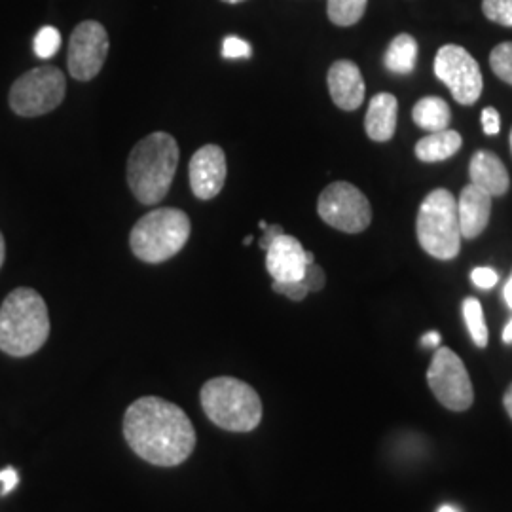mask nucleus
<instances>
[{
    "label": "nucleus",
    "mask_w": 512,
    "mask_h": 512,
    "mask_svg": "<svg viewBox=\"0 0 512 512\" xmlns=\"http://www.w3.org/2000/svg\"><path fill=\"white\" fill-rule=\"evenodd\" d=\"M421 249L437 260H452L461 249L458 202L446 188H437L421 202L416 220Z\"/></svg>",
    "instance_id": "obj_6"
},
{
    "label": "nucleus",
    "mask_w": 512,
    "mask_h": 512,
    "mask_svg": "<svg viewBox=\"0 0 512 512\" xmlns=\"http://www.w3.org/2000/svg\"><path fill=\"white\" fill-rule=\"evenodd\" d=\"M503 342L505 344H512V319L507 323L505 330H503Z\"/></svg>",
    "instance_id": "obj_36"
},
{
    "label": "nucleus",
    "mask_w": 512,
    "mask_h": 512,
    "mask_svg": "<svg viewBox=\"0 0 512 512\" xmlns=\"http://www.w3.org/2000/svg\"><path fill=\"white\" fill-rule=\"evenodd\" d=\"M503 406H505V410H507V414L512 420V384L507 387V391L503 395Z\"/></svg>",
    "instance_id": "obj_34"
},
{
    "label": "nucleus",
    "mask_w": 512,
    "mask_h": 512,
    "mask_svg": "<svg viewBox=\"0 0 512 512\" xmlns=\"http://www.w3.org/2000/svg\"><path fill=\"white\" fill-rule=\"evenodd\" d=\"M302 279H304V283H306L310 293H319L325 287V283H327V275L323 272V268L317 266L315 262H311V264L306 266V274H304Z\"/></svg>",
    "instance_id": "obj_28"
},
{
    "label": "nucleus",
    "mask_w": 512,
    "mask_h": 512,
    "mask_svg": "<svg viewBox=\"0 0 512 512\" xmlns=\"http://www.w3.org/2000/svg\"><path fill=\"white\" fill-rule=\"evenodd\" d=\"M418 61V42L412 35L393 38L384 55L385 69L395 74H410Z\"/></svg>",
    "instance_id": "obj_20"
},
{
    "label": "nucleus",
    "mask_w": 512,
    "mask_h": 512,
    "mask_svg": "<svg viewBox=\"0 0 512 512\" xmlns=\"http://www.w3.org/2000/svg\"><path fill=\"white\" fill-rule=\"evenodd\" d=\"M50 315L44 298L27 287L8 294L0 306V349L12 357H29L46 344Z\"/></svg>",
    "instance_id": "obj_3"
},
{
    "label": "nucleus",
    "mask_w": 512,
    "mask_h": 512,
    "mask_svg": "<svg viewBox=\"0 0 512 512\" xmlns=\"http://www.w3.org/2000/svg\"><path fill=\"white\" fill-rule=\"evenodd\" d=\"M4 258H6V243H4V238H2V234H0V268H2V264H4Z\"/></svg>",
    "instance_id": "obj_37"
},
{
    "label": "nucleus",
    "mask_w": 512,
    "mask_h": 512,
    "mask_svg": "<svg viewBox=\"0 0 512 512\" xmlns=\"http://www.w3.org/2000/svg\"><path fill=\"white\" fill-rule=\"evenodd\" d=\"M492 217V196L475 184L461 190L458 202V219L461 238L475 239L486 230Z\"/></svg>",
    "instance_id": "obj_15"
},
{
    "label": "nucleus",
    "mask_w": 512,
    "mask_h": 512,
    "mask_svg": "<svg viewBox=\"0 0 512 512\" xmlns=\"http://www.w3.org/2000/svg\"><path fill=\"white\" fill-rule=\"evenodd\" d=\"M317 211L329 226L346 234H361L372 222L368 198L357 186L344 181L329 184L321 192Z\"/></svg>",
    "instance_id": "obj_9"
},
{
    "label": "nucleus",
    "mask_w": 512,
    "mask_h": 512,
    "mask_svg": "<svg viewBox=\"0 0 512 512\" xmlns=\"http://www.w3.org/2000/svg\"><path fill=\"white\" fill-rule=\"evenodd\" d=\"M179 165V145L164 131H156L139 141L128 158L129 190L137 202L156 205L162 202Z\"/></svg>",
    "instance_id": "obj_2"
},
{
    "label": "nucleus",
    "mask_w": 512,
    "mask_h": 512,
    "mask_svg": "<svg viewBox=\"0 0 512 512\" xmlns=\"http://www.w3.org/2000/svg\"><path fill=\"white\" fill-rule=\"evenodd\" d=\"M469 175H471V184H475L480 190L490 194L492 198L505 196L511 186L507 167L490 150L476 152L475 156L471 158Z\"/></svg>",
    "instance_id": "obj_16"
},
{
    "label": "nucleus",
    "mask_w": 512,
    "mask_h": 512,
    "mask_svg": "<svg viewBox=\"0 0 512 512\" xmlns=\"http://www.w3.org/2000/svg\"><path fill=\"white\" fill-rule=\"evenodd\" d=\"M190 232L192 224L181 209H154L137 220L129 234V245L139 260L160 264L181 253Z\"/></svg>",
    "instance_id": "obj_5"
},
{
    "label": "nucleus",
    "mask_w": 512,
    "mask_h": 512,
    "mask_svg": "<svg viewBox=\"0 0 512 512\" xmlns=\"http://www.w3.org/2000/svg\"><path fill=\"white\" fill-rule=\"evenodd\" d=\"M427 384L435 399L452 412H465L475 403L471 376L458 353L450 348L435 351L427 370Z\"/></svg>",
    "instance_id": "obj_8"
},
{
    "label": "nucleus",
    "mask_w": 512,
    "mask_h": 512,
    "mask_svg": "<svg viewBox=\"0 0 512 512\" xmlns=\"http://www.w3.org/2000/svg\"><path fill=\"white\" fill-rule=\"evenodd\" d=\"M124 437L129 448L156 467H177L196 448V429L181 406L143 397L128 406Z\"/></svg>",
    "instance_id": "obj_1"
},
{
    "label": "nucleus",
    "mask_w": 512,
    "mask_h": 512,
    "mask_svg": "<svg viewBox=\"0 0 512 512\" xmlns=\"http://www.w3.org/2000/svg\"><path fill=\"white\" fill-rule=\"evenodd\" d=\"M65 92V74L55 67H38L14 82L10 90V107L19 116H42L63 103Z\"/></svg>",
    "instance_id": "obj_7"
},
{
    "label": "nucleus",
    "mask_w": 512,
    "mask_h": 512,
    "mask_svg": "<svg viewBox=\"0 0 512 512\" xmlns=\"http://www.w3.org/2000/svg\"><path fill=\"white\" fill-rule=\"evenodd\" d=\"M511 152H512V131H511Z\"/></svg>",
    "instance_id": "obj_41"
},
{
    "label": "nucleus",
    "mask_w": 512,
    "mask_h": 512,
    "mask_svg": "<svg viewBox=\"0 0 512 512\" xmlns=\"http://www.w3.org/2000/svg\"><path fill=\"white\" fill-rule=\"evenodd\" d=\"M463 317H465V325L469 329V334H471L476 348H486L490 334H488V327H486L482 304L476 298H465L463 300Z\"/></svg>",
    "instance_id": "obj_21"
},
{
    "label": "nucleus",
    "mask_w": 512,
    "mask_h": 512,
    "mask_svg": "<svg viewBox=\"0 0 512 512\" xmlns=\"http://www.w3.org/2000/svg\"><path fill=\"white\" fill-rule=\"evenodd\" d=\"M482 128L486 135H497L501 131V118L494 107L482 110Z\"/></svg>",
    "instance_id": "obj_30"
},
{
    "label": "nucleus",
    "mask_w": 512,
    "mask_h": 512,
    "mask_svg": "<svg viewBox=\"0 0 512 512\" xmlns=\"http://www.w3.org/2000/svg\"><path fill=\"white\" fill-rule=\"evenodd\" d=\"M251 241H253V238H245V239H243V245H249V243H251Z\"/></svg>",
    "instance_id": "obj_40"
},
{
    "label": "nucleus",
    "mask_w": 512,
    "mask_h": 512,
    "mask_svg": "<svg viewBox=\"0 0 512 512\" xmlns=\"http://www.w3.org/2000/svg\"><path fill=\"white\" fill-rule=\"evenodd\" d=\"M203 412L217 427L251 433L262 421V401L255 389L238 378L219 376L203 385Z\"/></svg>",
    "instance_id": "obj_4"
},
{
    "label": "nucleus",
    "mask_w": 512,
    "mask_h": 512,
    "mask_svg": "<svg viewBox=\"0 0 512 512\" xmlns=\"http://www.w3.org/2000/svg\"><path fill=\"white\" fill-rule=\"evenodd\" d=\"M281 234H285V232H283V228H281L279 224H268V226L264 228V236L260 239V249L266 251Z\"/></svg>",
    "instance_id": "obj_32"
},
{
    "label": "nucleus",
    "mask_w": 512,
    "mask_h": 512,
    "mask_svg": "<svg viewBox=\"0 0 512 512\" xmlns=\"http://www.w3.org/2000/svg\"><path fill=\"white\" fill-rule=\"evenodd\" d=\"M109 55V35L99 21H82L69 40L67 67L74 80L88 82L101 73Z\"/></svg>",
    "instance_id": "obj_11"
},
{
    "label": "nucleus",
    "mask_w": 512,
    "mask_h": 512,
    "mask_svg": "<svg viewBox=\"0 0 512 512\" xmlns=\"http://www.w3.org/2000/svg\"><path fill=\"white\" fill-rule=\"evenodd\" d=\"M484 16L503 27H512V0H484Z\"/></svg>",
    "instance_id": "obj_25"
},
{
    "label": "nucleus",
    "mask_w": 512,
    "mask_h": 512,
    "mask_svg": "<svg viewBox=\"0 0 512 512\" xmlns=\"http://www.w3.org/2000/svg\"><path fill=\"white\" fill-rule=\"evenodd\" d=\"M439 512H458L454 507H450V505H444V507H440Z\"/></svg>",
    "instance_id": "obj_38"
},
{
    "label": "nucleus",
    "mask_w": 512,
    "mask_h": 512,
    "mask_svg": "<svg viewBox=\"0 0 512 512\" xmlns=\"http://www.w3.org/2000/svg\"><path fill=\"white\" fill-rule=\"evenodd\" d=\"M412 120L418 128L435 133L448 129L452 122V112L442 97H423L412 109Z\"/></svg>",
    "instance_id": "obj_19"
},
{
    "label": "nucleus",
    "mask_w": 512,
    "mask_h": 512,
    "mask_svg": "<svg viewBox=\"0 0 512 512\" xmlns=\"http://www.w3.org/2000/svg\"><path fill=\"white\" fill-rule=\"evenodd\" d=\"M368 0H329L327 14L338 27H351L365 16Z\"/></svg>",
    "instance_id": "obj_22"
},
{
    "label": "nucleus",
    "mask_w": 512,
    "mask_h": 512,
    "mask_svg": "<svg viewBox=\"0 0 512 512\" xmlns=\"http://www.w3.org/2000/svg\"><path fill=\"white\" fill-rule=\"evenodd\" d=\"M190 186L196 198L213 200L226 181V156L217 145H205L190 160Z\"/></svg>",
    "instance_id": "obj_12"
},
{
    "label": "nucleus",
    "mask_w": 512,
    "mask_h": 512,
    "mask_svg": "<svg viewBox=\"0 0 512 512\" xmlns=\"http://www.w3.org/2000/svg\"><path fill=\"white\" fill-rule=\"evenodd\" d=\"M463 145V139L458 131L454 129H442L429 133L416 145V156L421 162L433 164V162H444L452 158Z\"/></svg>",
    "instance_id": "obj_18"
},
{
    "label": "nucleus",
    "mask_w": 512,
    "mask_h": 512,
    "mask_svg": "<svg viewBox=\"0 0 512 512\" xmlns=\"http://www.w3.org/2000/svg\"><path fill=\"white\" fill-rule=\"evenodd\" d=\"M435 74L459 105H475L484 90L480 65L473 55L456 44H446L437 52Z\"/></svg>",
    "instance_id": "obj_10"
},
{
    "label": "nucleus",
    "mask_w": 512,
    "mask_h": 512,
    "mask_svg": "<svg viewBox=\"0 0 512 512\" xmlns=\"http://www.w3.org/2000/svg\"><path fill=\"white\" fill-rule=\"evenodd\" d=\"M399 101L391 93H378L370 99L366 110V135L376 143H387L393 139L397 129Z\"/></svg>",
    "instance_id": "obj_17"
},
{
    "label": "nucleus",
    "mask_w": 512,
    "mask_h": 512,
    "mask_svg": "<svg viewBox=\"0 0 512 512\" xmlns=\"http://www.w3.org/2000/svg\"><path fill=\"white\" fill-rule=\"evenodd\" d=\"M0 482H2V495L10 494L18 484V473L12 467H6L0 471Z\"/></svg>",
    "instance_id": "obj_31"
},
{
    "label": "nucleus",
    "mask_w": 512,
    "mask_h": 512,
    "mask_svg": "<svg viewBox=\"0 0 512 512\" xmlns=\"http://www.w3.org/2000/svg\"><path fill=\"white\" fill-rule=\"evenodd\" d=\"M272 289H274L277 294L287 296V298L293 300V302H302V300L308 296V293H310L308 287H306V283H304V279H300V281H274Z\"/></svg>",
    "instance_id": "obj_26"
},
{
    "label": "nucleus",
    "mask_w": 512,
    "mask_h": 512,
    "mask_svg": "<svg viewBox=\"0 0 512 512\" xmlns=\"http://www.w3.org/2000/svg\"><path fill=\"white\" fill-rule=\"evenodd\" d=\"M253 54V48L249 42H245L243 38L226 37L222 44V55L226 59H249Z\"/></svg>",
    "instance_id": "obj_27"
},
{
    "label": "nucleus",
    "mask_w": 512,
    "mask_h": 512,
    "mask_svg": "<svg viewBox=\"0 0 512 512\" xmlns=\"http://www.w3.org/2000/svg\"><path fill=\"white\" fill-rule=\"evenodd\" d=\"M315 262L302 243L293 236L281 234L266 249V270L274 281H300L306 274V266Z\"/></svg>",
    "instance_id": "obj_13"
},
{
    "label": "nucleus",
    "mask_w": 512,
    "mask_h": 512,
    "mask_svg": "<svg viewBox=\"0 0 512 512\" xmlns=\"http://www.w3.org/2000/svg\"><path fill=\"white\" fill-rule=\"evenodd\" d=\"M471 281L475 283L478 289H492L499 281V274L492 268H482L480 266V268H475L471 272Z\"/></svg>",
    "instance_id": "obj_29"
},
{
    "label": "nucleus",
    "mask_w": 512,
    "mask_h": 512,
    "mask_svg": "<svg viewBox=\"0 0 512 512\" xmlns=\"http://www.w3.org/2000/svg\"><path fill=\"white\" fill-rule=\"evenodd\" d=\"M503 296H505V302L509 304V308L512 310V275L511 279L507 281V285H505V291H503Z\"/></svg>",
    "instance_id": "obj_35"
},
{
    "label": "nucleus",
    "mask_w": 512,
    "mask_h": 512,
    "mask_svg": "<svg viewBox=\"0 0 512 512\" xmlns=\"http://www.w3.org/2000/svg\"><path fill=\"white\" fill-rule=\"evenodd\" d=\"M440 344L439 332H427L423 338H421V346L425 348H437Z\"/></svg>",
    "instance_id": "obj_33"
},
{
    "label": "nucleus",
    "mask_w": 512,
    "mask_h": 512,
    "mask_svg": "<svg viewBox=\"0 0 512 512\" xmlns=\"http://www.w3.org/2000/svg\"><path fill=\"white\" fill-rule=\"evenodd\" d=\"M222 2H226V4H239V2H245V0H222Z\"/></svg>",
    "instance_id": "obj_39"
},
{
    "label": "nucleus",
    "mask_w": 512,
    "mask_h": 512,
    "mask_svg": "<svg viewBox=\"0 0 512 512\" xmlns=\"http://www.w3.org/2000/svg\"><path fill=\"white\" fill-rule=\"evenodd\" d=\"M61 46V35L55 27H42L35 38V54L40 59H50Z\"/></svg>",
    "instance_id": "obj_24"
},
{
    "label": "nucleus",
    "mask_w": 512,
    "mask_h": 512,
    "mask_svg": "<svg viewBox=\"0 0 512 512\" xmlns=\"http://www.w3.org/2000/svg\"><path fill=\"white\" fill-rule=\"evenodd\" d=\"M490 67L497 78L512 86V42L495 46L490 54Z\"/></svg>",
    "instance_id": "obj_23"
},
{
    "label": "nucleus",
    "mask_w": 512,
    "mask_h": 512,
    "mask_svg": "<svg viewBox=\"0 0 512 512\" xmlns=\"http://www.w3.org/2000/svg\"><path fill=\"white\" fill-rule=\"evenodd\" d=\"M329 92L334 105L338 109L357 110L365 101V78L361 69L348 59H340L332 63L329 69Z\"/></svg>",
    "instance_id": "obj_14"
}]
</instances>
